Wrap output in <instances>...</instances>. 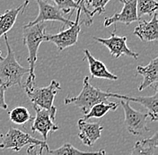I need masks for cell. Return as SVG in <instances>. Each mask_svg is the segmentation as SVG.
Segmentation results:
<instances>
[{
  "instance_id": "6da1fadb",
  "label": "cell",
  "mask_w": 158,
  "mask_h": 155,
  "mask_svg": "<svg viewBox=\"0 0 158 155\" xmlns=\"http://www.w3.org/2000/svg\"><path fill=\"white\" fill-rule=\"evenodd\" d=\"M7 55L0 59V84L10 88L15 85L22 87V79L24 75L29 74V67H23L16 60L15 52L11 48L6 34L4 35Z\"/></svg>"
},
{
  "instance_id": "7a4b0ae2",
  "label": "cell",
  "mask_w": 158,
  "mask_h": 155,
  "mask_svg": "<svg viewBox=\"0 0 158 155\" xmlns=\"http://www.w3.org/2000/svg\"><path fill=\"white\" fill-rule=\"evenodd\" d=\"M23 44L27 47L29 57V76L25 84H35V64L37 61L38 49L41 42L45 41L46 25L44 22L37 23L31 26H23Z\"/></svg>"
},
{
  "instance_id": "3957f363",
  "label": "cell",
  "mask_w": 158,
  "mask_h": 155,
  "mask_svg": "<svg viewBox=\"0 0 158 155\" xmlns=\"http://www.w3.org/2000/svg\"><path fill=\"white\" fill-rule=\"evenodd\" d=\"M113 92H104L99 88L94 87L90 84L88 76L84 78L83 89L77 96L67 97L64 100L66 105L73 104L80 108L84 114L87 113L89 109L97 103L104 102L108 98H112Z\"/></svg>"
},
{
  "instance_id": "277c9868",
  "label": "cell",
  "mask_w": 158,
  "mask_h": 155,
  "mask_svg": "<svg viewBox=\"0 0 158 155\" xmlns=\"http://www.w3.org/2000/svg\"><path fill=\"white\" fill-rule=\"evenodd\" d=\"M2 143L0 144V149L6 150H13L15 152H19L22 148L26 145H36L39 146V153L38 154L42 155V152L46 150L47 152L49 150L47 141L40 140L34 138L33 136L25 133L18 128L10 127L9 130L6 135H2Z\"/></svg>"
},
{
  "instance_id": "5b68a950",
  "label": "cell",
  "mask_w": 158,
  "mask_h": 155,
  "mask_svg": "<svg viewBox=\"0 0 158 155\" xmlns=\"http://www.w3.org/2000/svg\"><path fill=\"white\" fill-rule=\"evenodd\" d=\"M23 88L33 105L46 109L54 106L55 96L61 90L60 84L56 80H52L47 87L39 88L35 86V84H24Z\"/></svg>"
},
{
  "instance_id": "8992f818",
  "label": "cell",
  "mask_w": 158,
  "mask_h": 155,
  "mask_svg": "<svg viewBox=\"0 0 158 155\" xmlns=\"http://www.w3.org/2000/svg\"><path fill=\"white\" fill-rule=\"evenodd\" d=\"M33 108L36 115L31 119V129L32 133H39L44 141H47L49 134H52L59 129V126L56 124L57 108L53 106L51 108L46 109L33 105Z\"/></svg>"
},
{
  "instance_id": "52a82bcc",
  "label": "cell",
  "mask_w": 158,
  "mask_h": 155,
  "mask_svg": "<svg viewBox=\"0 0 158 155\" xmlns=\"http://www.w3.org/2000/svg\"><path fill=\"white\" fill-rule=\"evenodd\" d=\"M120 105L123 108L125 115V126L128 133L133 136H142L150 131L147 125L148 113L135 110L129 105V101L120 100Z\"/></svg>"
},
{
  "instance_id": "ba28073f",
  "label": "cell",
  "mask_w": 158,
  "mask_h": 155,
  "mask_svg": "<svg viewBox=\"0 0 158 155\" xmlns=\"http://www.w3.org/2000/svg\"><path fill=\"white\" fill-rule=\"evenodd\" d=\"M81 13V10L77 9L75 23L72 26L69 27L68 29L61 31L57 34H46L45 41H50L54 43L59 51H62L65 49L76 45L77 43L79 33L81 31V23L83 22V21L79 22Z\"/></svg>"
},
{
  "instance_id": "9c48e42d",
  "label": "cell",
  "mask_w": 158,
  "mask_h": 155,
  "mask_svg": "<svg viewBox=\"0 0 158 155\" xmlns=\"http://www.w3.org/2000/svg\"><path fill=\"white\" fill-rule=\"evenodd\" d=\"M36 3L38 4L39 6V14L38 16L31 22H29L26 25V27L31 26L37 23L40 22H62L65 26H72L75 23V21L67 19L63 13L54 5L49 3L47 0H35Z\"/></svg>"
},
{
  "instance_id": "30bf717a",
  "label": "cell",
  "mask_w": 158,
  "mask_h": 155,
  "mask_svg": "<svg viewBox=\"0 0 158 155\" xmlns=\"http://www.w3.org/2000/svg\"><path fill=\"white\" fill-rule=\"evenodd\" d=\"M94 39L97 42L104 45L109 49L110 55L115 58H118L120 56L125 55L134 59H138L139 54L132 51L127 46V37L126 36H117L116 35V25L113 31L109 38H98L94 37Z\"/></svg>"
},
{
  "instance_id": "8fae6325",
  "label": "cell",
  "mask_w": 158,
  "mask_h": 155,
  "mask_svg": "<svg viewBox=\"0 0 158 155\" xmlns=\"http://www.w3.org/2000/svg\"><path fill=\"white\" fill-rule=\"evenodd\" d=\"M123 4V8L120 13H116L110 17L104 19V27H109L111 24L121 22L126 25H129L132 22H138L139 17L137 12V0H119Z\"/></svg>"
},
{
  "instance_id": "7c38bea8",
  "label": "cell",
  "mask_w": 158,
  "mask_h": 155,
  "mask_svg": "<svg viewBox=\"0 0 158 155\" xmlns=\"http://www.w3.org/2000/svg\"><path fill=\"white\" fill-rule=\"evenodd\" d=\"M136 75L143 76V81L138 86V91L141 92L148 87H154L155 90H157L158 58H153L146 67H137Z\"/></svg>"
},
{
  "instance_id": "4fadbf2b",
  "label": "cell",
  "mask_w": 158,
  "mask_h": 155,
  "mask_svg": "<svg viewBox=\"0 0 158 155\" xmlns=\"http://www.w3.org/2000/svg\"><path fill=\"white\" fill-rule=\"evenodd\" d=\"M77 126L79 129V139L85 145L89 147L94 146L95 142L101 138L102 131L103 129V126L99 123H87L86 120H84L83 118L78 120Z\"/></svg>"
},
{
  "instance_id": "5bb4252c",
  "label": "cell",
  "mask_w": 158,
  "mask_h": 155,
  "mask_svg": "<svg viewBox=\"0 0 158 155\" xmlns=\"http://www.w3.org/2000/svg\"><path fill=\"white\" fill-rule=\"evenodd\" d=\"M152 16L150 21L139 19L138 25L133 31V33L143 41L153 42L158 39L157 14L155 13Z\"/></svg>"
},
{
  "instance_id": "9a60e30c",
  "label": "cell",
  "mask_w": 158,
  "mask_h": 155,
  "mask_svg": "<svg viewBox=\"0 0 158 155\" xmlns=\"http://www.w3.org/2000/svg\"><path fill=\"white\" fill-rule=\"evenodd\" d=\"M112 98H116L118 100H124L128 101H133L139 103L140 105L144 106L148 110V117L150 118L151 122H155L158 119V92L157 90H156V93L152 96L148 97H129L126 95H121L113 93Z\"/></svg>"
},
{
  "instance_id": "2e32d148",
  "label": "cell",
  "mask_w": 158,
  "mask_h": 155,
  "mask_svg": "<svg viewBox=\"0 0 158 155\" xmlns=\"http://www.w3.org/2000/svg\"><path fill=\"white\" fill-rule=\"evenodd\" d=\"M84 54H85V58L88 62L89 70L92 77L98 78V79H107L111 81L118 80V76L113 75L111 72H110L106 67V66L102 61L94 58L88 49H84Z\"/></svg>"
},
{
  "instance_id": "e0dca14e",
  "label": "cell",
  "mask_w": 158,
  "mask_h": 155,
  "mask_svg": "<svg viewBox=\"0 0 158 155\" xmlns=\"http://www.w3.org/2000/svg\"><path fill=\"white\" fill-rule=\"evenodd\" d=\"M28 4L29 0H25L18 6L7 9L4 14H0V38L6 34L13 28L18 14L25 9V7H27Z\"/></svg>"
},
{
  "instance_id": "ac0fdd59",
  "label": "cell",
  "mask_w": 158,
  "mask_h": 155,
  "mask_svg": "<svg viewBox=\"0 0 158 155\" xmlns=\"http://www.w3.org/2000/svg\"><path fill=\"white\" fill-rule=\"evenodd\" d=\"M158 146V134L138 141L129 155H156Z\"/></svg>"
},
{
  "instance_id": "d6986e66",
  "label": "cell",
  "mask_w": 158,
  "mask_h": 155,
  "mask_svg": "<svg viewBox=\"0 0 158 155\" xmlns=\"http://www.w3.org/2000/svg\"><path fill=\"white\" fill-rule=\"evenodd\" d=\"M50 155H106L105 150H99L97 152H83L77 149L76 147L72 145L69 143L64 144L61 147L55 150H50L48 151Z\"/></svg>"
},
{
  "instance_id": "ffe728a7",
  "label": "cell",
  "mask_w": 158,
  "mask_h": 155,
  "mask_svg": "<svg viewBox=\"0 0 158 155\" xmlns=\"http://www.w3.org/2000/svg\"><path fill=\"white\" fill-rule=\"evenodd\" d=\"M118 104L116 102H110V103H104L100 102L92 107L87 113L84 114L85 116L83 117L84 120H87L90 118H100L102 117L106 113H108L110 110H116L118 108Z\"/></svg>"
},
{
  "instance_id": "44dd1931",
  "label": "cell",
  "mask_w": 158,
  "mask_h": 155,
  "mask_svg": "<svg viewBox=\"0 0 158 155\" xmlns=\"http://www.w3.org/2000/svg\"><path fill=\"white\" fill-rule=\"evenodd\" d=\"M9 117L13 123L18 125L25 124L32 119L29 110L25 107L22 106L15 107L9 112Z\"/></svg>"
},
{
  "instance_id": "7402d4cb",
  "label": "cell",
  "mask_w": 158,
  "mask_h": 155,
  "mask_svg": "<svg viewBox=\"0 0 158 155\" xmlns=\"http://www.w3.org/2000/svg\"><path fill=\"white\" fill-rule=\"evenodd\" d=\"M158 4L156 0H137V12L138 16L140 17L144 14L153 15L156 13Z\"/></svg>"
},
{
  "instance_id": "603a6c76",
  "label": "cell",
  "mask_w": 158,
  "mask_h": 155,
  "mask_svg": "<svg viewBox=\"0 0 158 155\" xmlns=\"http://www.w3.org/2000/svg\"><path fill=\"white\" fill-rule=\"evenodd\" d=\"M110 0H84V4L90 11L92 17L96 14H102L105 12V6Z\"/></svg>"
},
{
  "instance_id": "cb8c5ba5",
  "label": "cell",
  "mask_w": 158,
  "mask_h": 155,
  "mask_svg": "<svg viewBox=\"0 0 158 155\" xmlns=\"http://www.w3.org/2000/svg\"><path fill=\"white\" fill-rule=\"evenodd\" d=\"M52 1L57 5V7L63 13L64 15L70 14L71 11L73 10L80 9L78 5L75 3L73 0H52Z\"/></svg>"
},
{
  "instance_id": "d4e9b609",
  "label": "cell",
  "mask_w": 158,
  "mask_h": 155,
  "mask_svg": "<svg viewBox=\"0 0 158 155\" xmlns=\"http://www.w3.org/2000/svg\"><path fill=\"white\" fill-rule=\"evenodd\" d=\"M6 90H7V88L6 86L0 84V108L5 109V110H7V108H8V105L5 100V92Z\"/></svg>"
},
{
  "instance_id": "484cf974",
  "label": "cell",
  "mask_w": 158,
  "mask_h": 155,
  "mask_svg": "<svg viewBox=\"0 0 158 155\" xmlns=\"http://www.w3.org/2000/svg\"><path fill=\"white\" fill-rule=\"evenodd\" d=\"M27 155H39L36 151V145H30L27 149Z\"/></svg>"
},
{
  "instance_id": "4316f807",
  "label": "cell",
  "mask_w": 158,
  "mask_h": 155,
  "mask_svg": "<svg viewBox=\"0 0 158 155\" xmlns=\"http://www.w3.org/2000/svg\"><path fill=\"white\" fill-rule=\"evenodd\" d=\"M1 55H2V51H1V50H0V59H1V58H2V56H1Z\"/></svg>"
},
{
  "instance_id": "83f0119b",
  "label": "cell",
  "mask_w": 158,
  "mask_h": 155,
  "mask_svg": "<svg viewBox=\"0 0 158 155\" xmlns=\"http://www.w3.org/2000/svg\"><path fill=\"white\" fill-rule=\"evenodd\" d=\"M83 1H84V0H83Z\"/></svg>"
}]
</instances>
